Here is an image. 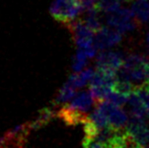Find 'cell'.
Here are the masks:
<instances>
[{
    "label": "cell",
    "instance_id": "1",
    "mask_svg": "<svg viewBox=\"0 0 149 148\" xmlns=\"http://www.w3.org/2000/svg\"><path fill=\"white\" fill-rule=\"evenodd\" d=\"M83 11L80 0H54L50 6V12L57 22L68 24Z\"/></svg>",
    "mask_w": 149,
    "mask_h": 148
},
{
    "label": "cell",
    "instance_id": "2",
    "mask_svg": "<svg viewBox=\"0 0 149 148\" xmlns=\"http://www.w3.org/2000/svg\"><path fill=\"white\" fill-rule=\"evenodd\" d=\"M70 31L72 39L78 49H85L93 45L94 33L83 22L82 19H74L66 24Z\"/></svg>",
    "mask_w": 149,
    "mask_h": 148
},
{
    "label": "cell",
    "instance_id": "3",
    "mask_svg": "<svg viewBox=\"0 0 149 148\" xmlns=\"http://www.w3.org/2000/svg\"><path fill=\"white\" fill-rule=\"evenodd\" d=\"M31 128L29 123L18 125L12 130L8 131L3 137V148H24L30 136Z\"/></svg>",
    "mask_w": 149,
    "mask_h": 148
},
{
    "label": "cell",
    "instance_id": "4",
    "mask_svg": "<svg viewBox=\"0 0 149 148\" xmlns=\"http://www.w3.org/2000/svg\"><path fill=\"white\" fill-rule=\"evenodd\" d=\"M122 36L123 35L116 28H111L110 26H102V30L96 33L93 38V45L100 51L107 50L121 43Z\"/></svg>",
    "mask_w": 149,
    "mask_h": 148
},
{
    "label": "cell",
    "instance_id": "5",
    "mask_svg": "<svg viewBox=\"0 0 149 148\" xmlns=\"http://www.w3.org/2000/svg\"><path fill=\"white\" fill-rule=\"evenodd\" d=\"M123 54L115 51H100L96 55V69L117 71L123 66Z\"/></svg>",
    "mask_w": 149,
    "mask_h": 148
},
{
    "label": "cell",
    "instance_id": "6",
    "mask_svg": "<svg viewBox=\"0 0 149 148\" xmlns=\"http://www.w3.org/2000/svg\"><path fill=\"white\" fill-rule=\"evenodd\" d=\"M57 117L68 126H75L80 123L83 124L88 118V115L87 113L71 108L68 105H63L61 110L57 113Z\"/></svg>",
    "mask_w": 149,
    "mask_h": 148
},
{
    "label": "cell",
    "instance_id": "7",
    "mask_svg": "<svg viewBox=\"0 0 149 148\" xmlns=\"http://www.w3.org/2000/svg\"><path fill=\"white\" fill-rule=\"evenodd\" d=\"M133 18H135V15H134L132 9L119 8L118 10L108 12V15L106 16V22L108 26L116 28L119 26L123 24L124 22L133 19Z\"/></svg>",
    "mask_w": 149,
    "mask_h": 148
},
{
    "label": "cell",
    "instance_id": "8",
    "mask_svg": "<svg viewBox=\"0 0 149 148\" xmlns=\"http://www.w3.org/2000/svg\"><path fill=\"white\" fill-rule=\"evenodd\" d=\"M93 104H95V101L92 97L90 90H83L75 94V97L67 105L70 106L71 108L79 110V111L88 113Z\"/></svg>",
    "mask_w": 149,
    "mask_h": 148
},
{
    "label": "cell",
    "instance_id": "9",
    "mask_svg": "<svg viewBox=\"0 0 149 148\" xmlns=\"http://www.w3.org/2000/svg\"><path fill=\"white\" fill-rule=\"evenodd\" d=\"M109 119V124L112 128L115 130H125L126 126L128 124V118L127 114L125 113L124 110H122L120 107H116L110 114L108 115Z\"/></svg>",
    "mask_w": 149,
    "mask_h": 148
},
{
    "label": "cell",
    "instance_id": "10",
    "mask_svg": "<svg viewBox=\"0 0 149 148\" xmlns=\"http://www.w3.org/2000/svg\"><path fill=\"white\" fill-rule=\"evenodd\" d=\"M131 9L139 24L149 22V2L147 0H134Z\"/></svg>",
    "mask_w": 149,
    "mask_h": 148
},
{
    "label": "cell",
    "instance_id": "11",
    "mask_svg": "<svg viewBox=\"0 0 149 148\" xmlns=\"http://www.w3.org/2000/svg\"><path fill=\"white\" fill-rule=\"evenodd\" d=\"M55 117V112L50 108H44L39 112L38 117L33 121V122H29V126H30L31 130H39L42 127L46 126L52 119Z\"/></svg>",
    "mask_w": 149,
    "mask_h": 148
},
{
    "label": "cell",
    "instance_id": "12",
    "mask_svg": "<svg viewBox=\"0 0 149 148\" xmlns=\"http://www.w3.org/2000/svg\"><path fill=\"white\" fill-rule=\"evenodd\" d=\"M128 105L130 107V115H135V116L142 117V118H145V116H147V111L135 90L130 94Z\"/></svg>",
    "mask_w": 149,
    "mask_h": 148
},
{
    "label": "cell",
    "instance_id": "13",
    "mask_svg": "<svg viewBox=\"0 0 149 148\" xmlns=\"http://www.w3.org/2000/svg\"><path fill=\"white\" fill-rule=\"evenodd\" d=\"M74 87L72 85H70L68 82H66L62 86V88L59 90L57 97H56L55 101H53V106H60L64 105L65 103H67L68 101L72 99L73 97L76 94V91H75Z\"/></svg>",
    "mask_w": 149,
    "mask_h": 148
},
{
    "label": "cell",
    "instance_id": "14",
    "mask_svg": "<svg viewBox=\"0 0 149 148\" xmlns=\"http://www.w3.org/2000/svg\"><path fill=\"white\" fill-rule=\"evenodd\" d=\"M147 61H148L147 58L143 55H140V54H136V53L129 54V55L124 59L123 66L126 68V69L132 70Z\"/></svg>",
    "mask_w": 149,
    "mask_h": 148
},
{
    "label": "cell",
    "instance_id": "15",
    "mask_svg": "<svg viewBox=\"0 0 149 148\" xmlns=\"http://www.w3.org/2000/svg\"><path fill=\"white\" fill-rule=\"evenodd\" d=\"M133 0H97L96 7L100 11L112 12L115 10H118L123 2H130Z\"/></svg>",
    "mask_w": 149,
    "mask_h": 148
},
{
    "label": "cell",
    "instance_id": "16",
    "mask_svg": "<svg viewBox=\"0 0 149 148\" xmlns=\"http://www.w3.org/2000/svg\"><path fill=\"white\" fill-rule=\"evenodd\" d=\"M89 90L96 104L98 101L107 99L109 93L114 89L110 86H107V85H98V86H89Z\"/></svg>",
    "mask_w": 149,
    "mask_h": 148
},
{
    "label": "cell",
    "instance_id": "17",
    "mask_svg": "<svg viewBox=\"0 0 149 148\" xmlns=\"http://www.w3.org/2000/svg\"><path fill=\"white\" fill-rule=\"evenodd\" d=\"M88 120L92 124H94L98 129L104 128V127L110 126L109 124V119L104 114L100 112L97 109H94V111L88 115Z\"/></svg>",
    "mask_w": 149,
    "mask_h": 148
},
{
    "label": "cell",
    "instance_id": "18",
    "mask_svg": "<svg viewBox=\"0 0 149 148\" xmlns=\"http://www.w3.org/2000/svg\"><path fill=\"white\" fill-rule=\"evenodd\" d=\"M87 56L82 49H78L72 59V70L74 72H81L86 65Z\"/></svg>",
    "mask_w": 149,
    "mask_h": 148
},
{
    "label": "cell",
    "instance_id": "19",
    "mask_svg": "<svg viewBox=\"0 0 149 148\" xmlns=\"http://www.w3.org/2000/svg\"><path fill=\"white\" fill-rule=\"evenodd\" d=\"M136 86L131 81H125V80H116V83L114 85V90L119 93L130 95L134 90Z\"/></svg>",
    "mask_w": 149,
    "mask_h": 148
},
{
    "label": "cell",
    "instance_id": "20",
    "mask_svg": "<svg viewBox=\"0 0 149 148\" xmlns=\"http://www.w3.org/2000/svg\"><path fill=\"white\" fill-rule=\"evenodd\" d=\"M129 97L130 95L123 94V93H119L115 90H112L110 93H109L108 97H107V101H109L110 103L114 104V105L117 106V107L122 108L124 105L128 104Z\"/></svg>",
    "mask_w": 149,
    "mask_h": 148
},
{
    "label": "cell",
    "instance_id": "21",
    "mask_svg": "<svg viewBox=\"0 0 149 148\" xmlns=\"http://www.w3.org/2000/svg\"><path fill=\"white\" fill-rule=\"evenodd\" d=\"M135 92L137 93L140 101H142V104H143V106L145 107L146 111L148 113L149 112V88L147 87V85L144 83V84L136 86Z\"/></svg>",
    "mask_w": 149,
    "mask_h": 148
},
{
    "label": "cell",
    "instance_id": "22",
    "mask_svg": "<svg viewBox=\"0 0 149 148\" xmlns=\"http://www.w3.org/2000/svg\"><path fill=\"white\" fill-rule=\"evenodd\" d=\"M82 145L83 148H108L104 143L100 142L96 139L88 138V137H84L82 141Z\"/></svg>",
    "mask_w": 149,
    "mask_h": 148
},
{
    "label": "cell",
    "instance_id": "23",
    "mask_svg": "<svg viewBox=\"0 0 149 148\" xmlns=\"http://www.w3.org/2000/svg\"><path fill=\"white\" fill-rule=\"evenodd\" d=\"M94 73H95V71H94L93 68H86V69H84L81 72H79L80 77L82 78V80L84 81L85 83L90 82V80H91V78L94 75Z\"/></svg>",
    "mask_w": 149,
    "mask_h": 148
},
{
    "label": "cell",
    "instance_id": "24",
    "mask_svg": "<svg viewBox=\"0 0 149 148\" xmlns=\"http://www.w3.org/2000/svg\"><path fill=\"white\" fill-rule=\"evenodd\" d=\"M80 1L83 8V11L89 9V8L94 7V6H96V3H97V0H80Z\"/></svg>",
    "mask_w": 149,
    "mask_h": 148
},
{
    "label": "cell",
    "instance_id": "25",
    "mask_svg": "<svg viewBox=\"0 0 149 148\" xmlns=\"http://www.w3.org/2000/svg\"><path fill=\"white\" fill-rule=\"evenodd\" d=\"M146 46H147V48L149 50V32L146 34Z\"/></svg>",
    "mask_w": 149,
    "mask_h": 148
},
{
    "label": "cell",
    "instance_id": "26",
    "mask_svg": "<svg viewBox=\"0 0 149 148\" xmlns=\"http://www.w3.org/2000/svg\"><path fill=\"white\" fill-rule=\"evenodd\" d=\"M145 84L147 85V87L149 88V80H148V81H146V82H145Z\"/></svg>",
    "mask_w": 149,
    "mask_h": 148
},
{
    "label": "cell",
    "instance_id": "27",
    "mask_svg": "<svg viewBox=\"0 0 149 148\" xmlns=\"http://www.w3.org/2000/svg\"><path fill=\"white\" fill-rule=\"evenodd\" d=\"M148 148H149V147H148Z\"/></svg>",
    "mask_w": 149,
    "mask_h": 148
}]
</instances>
